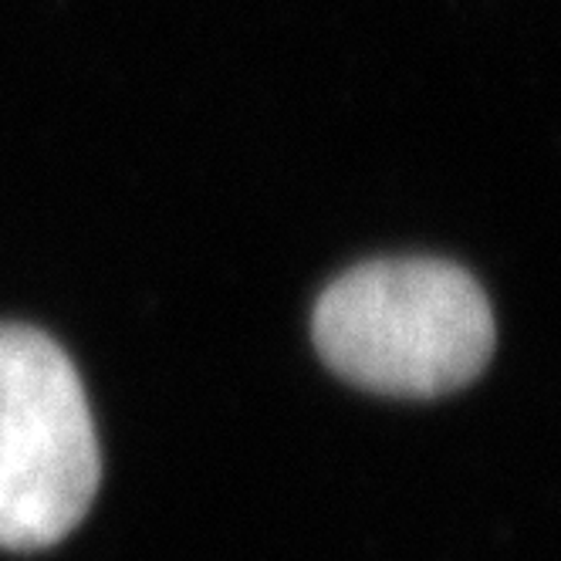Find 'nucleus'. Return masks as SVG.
I'll use <instances>...</instances> for the list:
<instances>
[{"label":"nucleus","instance_id":"nucleus-1","mask_svg":"<svg viewBox=\"0 0 561 561\" xmlns=\"http://www.w3.org/2000/svg\"><path fill=\"white\" fill-rule=\"evenodd\" d=\"M311 332L335 376L407 399L463 389L497 342L484 288L436 257H382L345 271L318 298Z\"/></svg>","mask_w":561,"mask_h":561},{"label":"nucleus","instance_id":"nucleus-2","mask_svg":"<svg viewBox=\"0 0 561 561\" xmlns=\"http://www.w3.org/2000/svg\"><path fill=\"white\" fill-rule=\"evenodd\" d=\"M99 439L68 355L27 325H0V548H51L99 491Z\"/></svg>","mask_w":561,"mask_h":561}]
</instances>
